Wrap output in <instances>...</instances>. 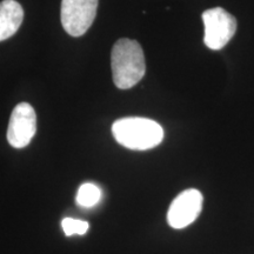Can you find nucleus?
<instances>
[{"label": "nucleus", "mask_w": 254, "mask_h": 254, "mask_svg": "<svg viewBox=\"0 0 254 254\" xmlns=\"http://www.w3.org/2000/svg\"><path fill=\"white\" fill-rule=\"evenodd\" d=\"M101 199V190L92 183H85L79 187L75 201L81 207H92Z\"/></svg>", "instance_id": "nucleus-8"}, {"label": "nucleus", "mask_w": 254, "mask_h": 254, "mask_svg": "<svg viewBox=\"0 0 254 254\" xmlns=\"http://www.w3.org/2000/svg\"><path fill=\"white\" fill-rule=\"evenodd\" d=\"M112 134L118 144L128 150L146 151L161 144L164 129L154 120L129 117L114 122Z\"/></svg>", "instance_id": "nucleus-2"}, {"label": "nucleus", "mask_w": 254, "mask_h": 254, "mask_svg": "<svg viewBox=\"0 0 254 254\" xmlns=\"http://www.w3.org/2000/svg\"><path fill=\"white\" fill-rule=\"evenodd\" d=\"M99 0H63L62 25L69 36L81 37L93 24Z\"/></svg>", "instance_id": "nucleus-3"}, {"label": "nucleus", "mask_w": 254, "mask_h": 254, "mask_svg": "<svg viewBox=\"0 0 254 254\" xmlns=\"http://www.w3.org/2000/svg\"><path fill=\"white\" fill-rule=\"evenodd\" d=\"M62 227L64 233L66 234V237L74 236V234H79V236H84L85 233L90 228L87 221L85 220H79V219H73V218H65L62 221Z\"/></svg>", "instance_id": "nucleus-9"}, {"label": "nucleus", "mask_w": 254, "mask_h": 254, "mask_svg": "<svg viewBox=\"0 0 254 254\" xmlns=\"http://www.w3.org/2000/svg\"><path fill=\"white\" fill-rule=\"evenodd\" d=\"M201 192L195 189H189L176 196L167 212L170 226L182 230L196 220L202 209Z\"/></svg>", "instance_id": "nucleus-6"}, {"label": "nucleus", "mask_w": 254, "mask_h": 254, "mask_svg": "<svg viewBox=\"0 0 254 254\" xmlns=\"http://www.w3.org/2000/svg\"><path fill=\"white\" fill-rule=\"evenodd\" d=\"M24 20V9L15 0L0 2V41L11 38Z\"/></svg>", "instance_id": "nucleus-7"}, {"label": "nucleus", "mask_w": 254, "mask_h": 254, "mask_svg": "<svg viewBox=\"0 0 254 254\" xmlns=\"http://www.w3.org/2000/svg\"><path fill=\"white\" fill-rule=\"evenodd\" d=\"M202 21L205 25V45L214 51L226 46L237 31L236 18L221 7L205 11L202 13Z\"/></svg>", "instance_id": "nucleus-4"}, {"label": "nucleus", "mask_w": 254, "mask_h": 254, "mask_svg": "<svg viewBox=\"0 0 254 254\" xmlns=\"http://www.w3.org/2000/svg\"><path fill=\"white\" fill-rule=\"evenodd\" d=\"M111 67L117 87L128 90L135 86L146 72L145 56L140 44L127 38L119 39L111 53Z\"/></svg>", "instance_id": "nucleus-1"}, {"label": "nucleus", "mask_w": 254, "mask_h": 254, "mask_svg": "<svg viewBox=\"0 0 254 254\" xmlns=\"http://www.w3.org/2000/svg\"><path fill=\"white\" fill-rule=\"evenodd\" d=\"M37 132L36 111L28 103H20L12 111L7 128L8 144L14 148H24Z\"/></svg>", "instance_id": "nucleus-5"}]
</instances>
